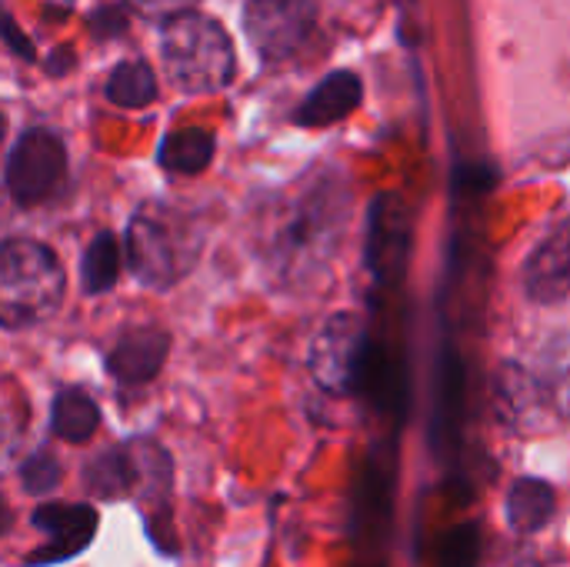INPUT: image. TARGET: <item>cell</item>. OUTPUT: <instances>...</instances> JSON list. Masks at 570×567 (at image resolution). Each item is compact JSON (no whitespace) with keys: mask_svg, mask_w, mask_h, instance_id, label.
Returning a JSON list of instances; mask_svg holds the SVG:
<instances>
[{"mask_svg":"<svg viewBox=\"0 0 570 567\" xmlns=\"http://www.w3.org/2000/svg\"><path fill=\"white\" fill-rule=\"evenodd\" d=\"M104 94L117 107H147L157 100V77L144 60H120L110 70Z\"/></svg>","mask_w":570,"mask_h":567,"instance_id":"e0dca14e","label":"cell"},{"mask_svg":"<svg viewBox=\"0 0 570 567\" xmlns=\"http://www.w3.org/2000/svg\"><path fill=\"white\" fill-rule=\"evenodd\" d=\"M83 481H87V491H94L97 498H124V495H130L140 485L137 448L127 444V448L100 451L83 468Z\"/></svg>","mask_w":570,"mask_h":567,"instance_id":"4fadbf2b","label":"cell"},{"mask_svg":"<svg viewBox=\"0 0 570 567\" xmlns=\"http://www.w3.org/2000/svg\"><path fill=\"white\" fill-rule=\"evenodd\" d=\"M554 508H558V495L541 478H521V481H514L511 491H508V505H504L508 525L521 538L541 531L554 518Z\"/></svg>","mask_w":570,"mask_h":567,"instance_id":"5bb4252c","label":"cell"},{"mask_svg":"<svg viewBox=\"0 0 570 567\" xmlns=\"http://www.w3.org/2000/svg\"><path fill=\"white\" fill-rule=\"evenodd\" d=\"M30 521L33 528L50 535V545L40 551H30L23 558L27 567L63 565L77 558L97 531V511L90 505H40Z\"/></svg>","mask_w":570,"mask_h":567,"instance_id":"9c48e42d","label":"cell"},{"mask_svg":"<svg viewBox=\"0 0 570 567\" xmlns=\"http://www.w3.org/2000/svg\"><path fill=\"white\" fill-rule=\"evenodd\" d=\"M63 471L60 461L50 451H33L23 465H20V481L27 488V495H47L60 485Z\"/></svg>","mask_w":570,"mask_h":567,"instance_id":"ffe728a7","label":"cell"},{"mask_svg":"<svg viewBox=\"0 0 570 567\" xmlns=\"http://www.w3.org/2000/svg\"><path fill=\"white\" fill-rule=\"evenodd\" d=\"M411 261V214L397 194H377L367 211L364 264L381 287L404 281Z\"/></svg>","mask_w":570,"mask_h":567,"instance_id":"ba28073f","label":"cell"},{"mask_svg":"<svg viewBox=\"0 0 570 567\" xmlns=\"http://www.w3.org/2000/svg\"><path fill=\"white\" fill-rule=\"evenodd\" d=\"M137 10H144V13H150V17H164V20H170V17H177V13H187L197 0H130Z\"/></svg>","mask_w":570,"mask_h":567,"instance_id":"603a6c76","label":"cell"},{"mask_svg":"<svg viewBox=\"0 0 570 567\" xmlns=\"http://www.w3.org/2000/svg\"><path fill=\"white\" fill-rule=\"evenodd\" d=\"M160 53L170 80L187 94H210L234 80L237 57L227 30L204 13H177L160 27Z\"/></svg>","mask_w":570,"mask_h":567,"instance_id":"3957f363","label":"cell"},{"mask_svg":"<svg viewBox=\"0 0 570 567\" xmlns=\"http://www.w3.org/2000/svg\"><path fill=\"white\" fill-rule=\"evenodd\" d=\"M351 214V190L337 170H314L277 197L257 234L264 267L281 287L311 284L337 254Z\"/></svg>","mask_w":570,"mask_h":567,"instance_id":"6da1fadb","label":"cell"},{"mask_svg":"<svg viewBox=\"0 0 570 567\" xmlns=\"http://www.w3.org/2000/svg\"><path fill=\"white\" fill-rule=\"evenodd\" d=\"M0 37H3V43L17 53V57H23V60H33V43H30V37L17 27V20L10 17V10L0 3Z\"/></svg>","mask_w":570,"mask_h":567,"instance_id":"7402d4cb","label":"cell"},{"mask_svg":"<svg viewBox=\"0 0 570 567\" xmlns=\"http://www.w3.org/2000/svg\"><path fill=\"white\" fill-rule=\"evenodd\" d=\"M120 274V244L110 231H100L80 261V277H83V291L87 294H104L117 284Z\"/></svg>","mask_w":570,"mask_h":567,"instance_id":"ac0fdd59","label":"cell"},{"mask_svg":"<svg viewBox=\"0 0 570 567\" xmlns=\"http://www.w3.org/2000/svg\"><path fill=\"white\" fill-rule=\"evenodd\" d=\"M361 97H364L361 77L351 74V70H334L304 97V104L294 110V124H301V127L337 124V120H344L347 114L357 110Z\"/></svg>","mask_w":570,"mask_h":567,"instance_id":"7c38bea8","label":"cell"},{"mask_svg":"<svg viewBox=\"0 0 570 567\" xmlns=\"http://www.w3.org/2000/svg\"><path fill=\"white\" fill-rule=\"evenodd\" d=\"M100 428V408L80 388H63L50 404V431L70 444L87 441Z\"/></svg>","mask_w":570,"mask_h":567,"instance_id":"2e32d148","label":"cell"},{"mask_svg":"<svg viewBox=\"0 0 570 567\" xmlns=\"http://www.w3.org/2000/svg\"><path fill=\"white\" fill-rule=\"evenodd\" d=\"M63 284L50 247L23 237L0 244V328L20 331L47 321L63 301Z\"/></svg>","mask_w":570,"mask_h":567,"instance_id":"277c9868","label":"cell"},{"mask_svg":"<svg viewBox=\"0 0 570 567\" xmlns=\"http://www.w3.org/2000/svg\"><path fill=\"white\" fill-rule=\"evenodd\" d=\"M214 147H217V140L210 130L184 127V130H174L160 140L157 164L170 174H200L214 160Z\"/></svg>","mask_w":570,"mask_h":567,"instance_id":"9a60e30c","label":"cell"},{"mask_svg":"<svg viewBox=\"0 0 570 567\" xmlns=\"http://www.w3.org/2000/svg\"><path fill=\"white\" fill-rule=\"evenodd\" d=\"M204 247V231L167 204H144L127 227V261L144 287L167 291L184 281Z\"/></svg>","mask_w":570,"mask_h":567,"instance_id":"7a4b0ae2","label":"cell"},{"mask_svg":"<svg viewBox=\"0 0 570 567\" xmlns=\"http://www.w3.org/2000/svg\"><path fill=\"white\" fill-rule=\"evenodd\" d=\"M70 63H73V53L63 47L57 57H50V60H47V70H50V74H67V70H70Z\"/></svg>","mask_w":570,"mask_h":567,"instance_id":"cb8c5ba5","label":"cell"},{"mask_svg":"<svg viewBox=\"0 0 570 567\" xmlns=\"http://www.w3.org/2000/svg\"><path fill=\"white\" fill-rule=\"evenodd\" d=\"M481 565V528L464 521L451 528L438 545V567H478Z\"/></svg>","mask_w":570,"mask_h":567,"instance_id":"d6986e66","label":"cell"},{"mask_svg":"<svg viewBox=\"0 0 570 567\" xmlns=\"http://www.w3.org/2000/svg\"><path fill=\"white\" fill-rule=\"evenodd\" d=\"M167 351H170V334L167 331H160V328H130L114 344V351L107 354V371L127 388L147 384L164 368Z\"/></svg>","mask_w":570,"mask_h":567,"instance_id":"8fae6325","label":"cell"},{"mask_svg":"<svg viewBox=\"0 0 570 567\" xmlns=\"http://www.w3.org/2000/svg\"><path fill=\"white\" fill-rule=\"evenodd\" d=\"M524 291L538 304H558L570 294V221L554 227L528 257Z\"/></svg>","mask_w":570,"mask_h":567,"instance_id":"30bf717a","label":"cell"},{"mask_svg":"<svg viewBox=\"0 0 570 567\" xmlns=\"http://www.w3.org/2000/svg\"><path fill=\"white\" fill-rule=\"evenodd\" d=\"M67 174V150L53 130H27L7 157V190L17 204L33 207L57 194Z\"/></svg>","mask_w":570,"mask_h":567,"instance_id":"8992f818","label":"cell"},{"mask_svg":"<svg viewBox=\"0 0 570 567\" xmlns=\"http://www.w3.org/2000/svg\"><path fill=\"white\" fill-rule=\"evenodd\" d=\"M10 521H13V515H10V505L3 501V495H0V535L10 528Z\"/></svg>","mask_w":570,"mask_h":567,"instance_id":"d4e9b609","label":"cell"},{"mask_svg":"<svg viewBox=\"0 0 570 567\" xmlns=\"http://www.w3.org/2000/svg\"><path fill=\"white\" fill-rule=\"evenodd\" d=\"M317 23L314 0H247L244 7V30L254 50L264 60H287L294 57Z\"/></svg>","mask_w":570,"mask_h":567,"instance_id":"52a82bcc","label":"cell"},{"mask_svg":"<svg viewBox=\"0 0 570 567\" xmlns=\"http://www.w3.org/2000/svg\"><path fill=\"white\" fill-rule=\"evenodd\" d=\"M311 374L334 394L347 398L367 384L371 374V341L357 314H334L311 344Z\"/></svg>","mask_w":570,"mask_h":567,"instance_id":"5b68a950","label":"cell"},{"mask_svg":"<svg viewBox=\"0 0 570 567\" xmlns=\"http://www.w3.org/2000/svg\"><path fill=\"white\" fill-rule=\"evenodd\" d=\"M87 23H90L94 37H117V33L127 30L130 17H127L124 7H97V10L87 17Z\"/></svg>","mask_w":570,"mask_h":567,"instance_id":"44dd1931","label":"cell"},{"mask_svg":"<svg viewBox=\"0 0 570 567\" xmlns=\"http://www.w3.org/2000/svg\"><path fill=\"white\" fill-rule=\"evenodd\" d=\"M3 130H7V117L0 114V144H3Z\"/></svg>","mask_w":570,"mask_h":567,"instance_id":"484cf974","label":"cell"}]
</instances>
